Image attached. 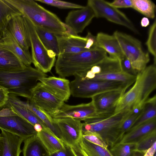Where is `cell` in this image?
Masks as SVG:
<instances>
[{
  "mask_svg": "<svg viewBox=\"0 0 156 156\" xmlns=\"http://www.w3.org/2000/svg\"><path fill=\"white\" fill-rule=\"evenodd\" d=\"M156 87V66L153 64L137 73L133 86L117 101L115 114L126 109H131L134 113H140Z\"/></svg>",
  "mask_w": 156,
  "mask_h": 156,
  "instance_id": "6da1fadb",
  "label": "cell"
},
{
  "mask_svg": "<svg viewBox=\"0 0 156 156\" xmlns=\"http://www.w3.org/2000/svg\"><path fill=\"white\" fill-rule=\"evenodd\" d=\"M55 63L56 73L61 78L71 76H85L92 67L107 56L103 49L98 47L76 53L59 54Z\"/></svg>",
  "mask_w": 156,
  "mask_h": 156,
  "instance_id": "7a4b0ae2",
  "label": "cell"
},
{
  "mask_svg": "<svg viewBox=\"0 0 156 156\" xmlns=\"http://www.w3.org/2000/svg\"><path fill=\"white\" fill-rule=\"evenodd\" d=\"M131 112V109H126L116 114L113 112L96 113L94 116L82 121V133H98L108 147H111L119 142L120 125Z\"/></svg>",
  "mask_w": 156,
  "mask_h": 156,
  "instance_id": "3957f363",
  "label": "cell"
},
{
  "mask_svg": "<svg viewBox=\"0 0 156 156\" xmlns=\"http://www.w3.org/2000/svg\"><path fill=\"white\" fill-rule=\"evenodd\" d=\"M35 26H38L58 35H66L64 23L55 14L33 0H6Z\"/></svg>",
  "mask_w": 156,
  "mask_h": 156,
  "instance_id": "277c9868",
  "label": "cell"
},
{
  "mask_svg": "<svg viewBox=\"0 0 156 156\" xmlns=\"http://www.w3.org/2000/svg\"><path fill=\"white\" fill-rule=\"evenodd\" d=\"M47 76L30 66L17 70L0 69V86L6 89L9 94L30 99L32 91L39 80Z\"/></svg>",
  "mask_w": 156,
  "mask_h": 156,
  "instance_id": "5b68a950",
  "label": "cell"
},
{
  "mask_svg": "<svg viewBox=\"0 0 156 156\" xmlns=\"http://www.w3.org/2000/svg\"><path fill=\"white\" fill-rule=\"evenodd\" d=\"M74 77L70 86L71 95L76 98H91L101 93L116 90H126L129 87L119 81L89 79L79 76Z\"/></svg>",
  "mask_w": 156,
  "mask_h": 156,
  "instance_id": "8992f818",
  "label": "cell"
},
{
  "mask_svg": "<svg viewBox=\"0 0 156 156\" xmlns=\"http://www.w3.org/2000/svg\"><path fill=\"white\" fill-rule=\"evenodd\" d=\"M23 17L31 48L32 63L42 72H49L55 65L56 55L44 46L33 23L26 17Z\"/></svg>",
  "mask_w": 156,
  "mask_h": 156,
  "instance_id": "52a82bcc",
  "label": "cell"
},
{
  "mask_svg": "<svg viewBox=\"0 0 156 156\" xmlns=\"http://www.w3.org/2000/svg\"><path fill=\"white\" fill-rule=\"evenodd\" d=\"M113 34L118 40L124 55L137 73L143 71L150 60L149 53L144 51L141 42L133 36L118 30Z\"/></svg>",
  "mask_w": 156,
  "mask_h": 156,
  "instance_id": "ba28073f",
  "label": "cell"
},
{
  "mask_svg": "<svg viewBox=\"0 0 156 156\" xmlns=\"http://www.w3.org/2000/svg\"><path fill=\"white\" fill-rule=\"evenodd\" d=\"M0 129L17 135L24 140L37 133L32 124L5 105L0 107Z\"/></svg>",
  "mask_w": 156,
  "mask_h": 156,
  "instance_id": "9c48e42d",
  "label": "cell"
},
{
  "mask_svg": "<svg viewBox=\"0 0 156 156\" xmlns=\"http://www.w3.org/2000/svg\"><path fill=\"white\" fill-rule=\"evenodd\" d=\"M87 5L93 10L95 17L104 18L115 24L124 26L136 34L138 30L123 12L104 0H88Z\"/></svg>",
  "mask_w": 156,
  "mask_h": 156,
  "instance_id": "30bf717a",
  "label": "cell"
},
{
  "mask_svg": "<svg viewBox=\"0 0 156 156\" xmlns=\"http://www.w3.org/2000/svg\"><path fill=\"white\" fill-rule=\"evenodd\" d=\"M29 100L34 105L51 116L59 109L64 103L46 89L40 82L33 89L31 98Z\"/></svg>",
  "mask_w": 156,
  "mask_h": 156,
  "instance_id": "8fae6325",
  "label": "cell"
},
{
  "mask_svg": "<svg viewBox=\"0 0 156 156\" xmlns=\"http://www.w3.org/2000/svg\"><path fill=\"white\" fill-rule=\"evenodd\" d=\"M54 119L64 143L71 147L79 144L83 136L81 121L72 118Z\"/></svg>",
  "mask_w": 156,
  "mask_h": 156,
  "instance_id": "7c38bea8",
  "label": "cell"
},
{
  "mask_svg": "<svg viewBox=\"0 0 156 156\" xmlns=\"http://www.w3.org/2000/svg\"><path fill=\"white\" fill-rule=\"evenodd\" d=\"M97 113L92 101L87 103L70 105L64 103L51 116L54 119L72 118L81 121L92 117Z\"/></svg>",
  "mask_w": 156,
  "mask_h": 156,
  "instance_id": "4fadbf2b",
  "label": "cell"
},
{
  "mask_svg": "<svg viewBox=\"0 0 156 156\" xmlns=\"http://www.w3.org/2000/svg\"><path fill=\"white\" fill-rule=\"evenodd\" d=\"M94 17L93 10L87 5L83 8L69 12L66 18L65 23L77 34L83 31Z\"/></svg>",
  "mask_w": 156,
  "mask_h": 156,
  "instance_id": "5bb4252c",
  "label": "cell"
},
{
  "mask_svg": "<svg viewBox=\"0 0 156 156\" xmlns=\"http://www.w3.org/2000/svg\"><path fill=\"white\" fill-rule=\"evenodd\" d=\"M6 28L22 49L26 53L30 54V41L22 14L12 15L8 22Z\"/></svg>",
  "mask_w": 156,
  "mask_h": 156,
  "instance_id": "9a60e30c",
  "label": "cell"
},
{
  "mask_svg": "<svg viewBox=\"0 0 156 156\" xmlns=\"http://www.w3.org/2000/svg\"><path fill=\"white\" fill-rule=\"evenodd\" d=\"M0 48L12 53L26 66L32 63L31 55L22 49L6 27L0 32Z\"/></svg>",
  "mask_w": 156,
  "mask_h": 156,
  "instance_id": "2e32d148",
  "label": "cell"
},
{
  "mask_svg": "<svg viewBox=\"0 0 156 156\" xmlns=\"http://www.w3.org/2000/svg\"><path fill=\"white\" fill-rule=\"evenodd\" d=\"M48 91L63 101H67L71 95L70 82L65 78L55 76L42 77L39 80Z\"/></svg>",
  "mask_w": 156,
  "mask_h": 156,
  "instance_id": "e0dca14e",
  "label": "cell"
},
{
  "mask_svg": "<svg viewBox=\"0 0 156 156\" xmlns=\"http://www.w3.org/2000/svg\"><path fill=\"white\" fill-rule=\"evenodd\" d=\"M126 91L124 90H111L101 93L92 98L97 113L112 112L115 113V104Z\"/></svg>",
  "mask_w": 156,
  "mask_h": 156,
  "instance_id": "ac0fdd59",
  "label": "cell"
},
{
  "mask_svg": "<svg viewBox=\"0 0 156 156\" xmlns=\"http://www.w3.org/2000/svg\"><path fill=\"white\" fill-rule=\"evenodd\" d=\"M56 35L59 54L76 53L93 49L87 48V40L86 37H82L78 35Z\"/></svg>",
  "mask_w": 156,
  "mask_h": 156,
  "instance_id": "d6986e66",
  "label": "cell"
},
{
  "mask_svg": "<svg viewBox=\"0 0 156 156\" xmlns=\"http://www.w3.org/2000/svg\"><path fill=\"white\" fill-rule=\"evenodd\" d=\"M16 96L9 94V99L5 105L33 126L36 124H39L43 128L48 129L44 123L28 108L26 102L21 101Z\"/></svg>",
  "mask_w": 156,
  "mask_h": 156,
  "instance_id": "ffe728a7",
  "label": "cell"
},
{
  "mask_svg": "<svg viewBox=\"0 0 156 156\" xmlns=\"http://www.w3.org/2000/svg\"><path fill=\"white\" fill-rule=\"evenodd\" d=\"M97 47L108 52L110 56L119 60L124 56L119 42L113 34L98 33L96 36Z\"/></svg>",
  "mask_w": 156,
  "mask_h": 156,
  "instance_id": "44dd1931",
  "label": "cell"
},
{
  "mask_svg": "<svg viewBox=\"0 0 156 156\" xmlns=\"http://www.w3.org/2000/svg\"><path fill=\"white\" fill-rule=\"evenodd\" d=\"M155 129H156V118L127 132L119 143L136 144L142 138Z\"/></svg>",
  "mask_w": 156,
  "mask_h": 156,
  "instance_id": "7402d4cb",
  "label": "cell"
},
{
  "mask_svg": "<svg viewBox=\"0 0 156 156\" xmlns=\"http://www.w3.org/2000/svg\"><path fill=\"white\" fill-rule=\"evenodd\" d=\"M1 131L4 142L3 156H20L22 152L21 145L24 140L10 132L2 130Z\"/></svg>",
  "mask_w": 156,
  "mask_h": 156,
  "instance_id": "603a6c76",
  "label": "cell"
},
{
  "mask_svg": "<svg viewBox=\"0 0 156 156\" xmlns=\"http://www.w3.org/2000/svg\"><path fill=\"white\" fill-rule=\"evenodd\" d=\"M23 156H49L50 153L37 135L25 140Z\"/></svg>",
  "mask_w": 156,
  "mask_h": 156,
  "instance_id": "cb8c5ba5",
  "label": "cell"
},
{
  "mask_svg": "<svg viewBox=\"0 0 156 156\" xmlns=\"http://www.w3.org/2000/svg\"><path fill=\"white\" fill-rule=\"evenodd\" d=\"M37 135L48 150L50 154L65 147L62 141L55 136L48 129L43 128Z\"/></svg>",
  "mask_w": 156,
  "mask_h": 156,
  "instance_id": "d4e9b609",
  "label": "cell"
},
{
  "mask_svg": "<svg viewBox=\"0 0 156 156\" xmlns=\"http://www.w3.org/2000/svg\"><path fill=\"white\" fill-rule=\"evenodd\" d=\"M156 95L155 94L146 101L139 116L127 132L152 119L156 118Z\"/></svg>",
  "mask_w": 156,
  "mask_h": 156,
  "instance_id": "484cf974",
  "label": "cell"
},
{
  "mask_svg": "<svg viewBox=\"0 0 156 156\" xmlns=\"http://www.w3.org/2000/svg\"><path fill=\"white\" fill-rule=\"evenodd\" d=\"M26 102L28 108L44 123L55 136L62 140L60 131L52 117L43 110L34 105L29 99H28Z\"/></svg>",
  "mask_w": 156,
  "mask_h": 156,
  "instance_id": "4316f807",
  "label": "cell"
},
{
  "mask_svg": "<svg viewBox=\"0 0 156 156\" xmlns=\"http://www.w3.org/2000/svg\"><path fill=\"white\" fill-rule=\"evenodd\" d=\"M26 67L12 53L0 48V69L17 70L23 69Z\"/></svg>",
  "mask_w": 156,
  "mask_h": 156,
  "instance_id": "83f0119b",
  "label": "cell"
},
{
  "mask_svg": "<svg viewBox=\"0 0 156 156\" xmlns=\"http://www.w3.org/2000/svg\"><path fill=\"white\" fill-rule=\"evenodd\" d=\"M34 27L39 38L46 48L54 52L56 55H59V51L56 34L40 27Z\"/></svg>",
  "mask_w": 156,
  "mask_h": 156,
  "instance_id": "f1b7e54d",
  "label": "cell"
},
{
  "mask_svg": "<svg viewBox=\"0 0 156 156\" xmlns=\"http://www.w3.org/2000/svg\"><path fill=\"white\" fill-rule=\"evenodd\" d=\"M136 78V76L131 75L121 72L97 75L93 79H91L120 82L123 83L129 87L134 83Z\"/></svg>",
  "mask_w": 156,
  "mask_h": 156,
  "instance_id": "f546056e",
  "label": "cell"
},
{
  "mask_svg": "<svg viewBox=\"0 0 156 156\" xmlns=\"http://www.w3.org/2000/svg\"><path fill=\"white\" fill-rule=\"evenodd\" d=\"M79 144L87 156H113L108 148L91 143L83 136Z\"/></svg>",
  "mask_w": 156,
  "mask_h": 156,
  "instance_id": "4dcf8cb0",
  "label": "cell"
},
{
  "mask_svg": "<svg viewBox=\"0 0 156 156\" xmlns=\"http://www.w3.org/2000/svg\"><path fill=\"white\" fill-rule=\"evenodd\" d=\"M132 8L148 18L155 17L156 6L150 0H132Z\"/></svg>",
  "mask_w": 156,
  "mask_h": 156,
  "instance_id": "1f68e13d",
  "label": "cell"
},
{
  "mask_svg": "<svg viewBox=\"0 0 156 156\" xmlns=\"http://www.w3.org/2000/svg\"><path fill=\"white\" fill-rule=\"evenodd\" d=\"M16 14L21 13L6 0H0V32L6 27L11 16Z\"/></svg>",
  "mask_w": 156,
  "mask_h": 156,
  "instance_id": "d6a6232c",
  "label": "cell"
},
{
  "mask_svg": "<svg viewBox=\"0 0 156 156\" xmlns=\"http://www.w3.org/2000/svg\"><path fill=\"white\" fill-rule=\"evenodd\" d=\"M135 144L117 143L109 150L113 156H134Z\"/></svg>",
  "mask_w": 156,
  "mask_h": 156,
  "instance_id": "836d02e7",
  "label": "cell"
},
{
  "mask_svg": "<svg viewBox=\"0 0 156 156\" xmlns=\"http://www.w3.org/2000/svg\"><path fill=\"white\" fill-rule=\"evenodd\" d=\"M156 142V129L141 139L135 144L134 151L145 154Z\"/></svg>",
  "mask_w": 156,
  "mask_h": 156,
  "instance_id": "e575fe53",
  "label": "cell"
},
{
  "mask_svg": "<svg viewBox=\"0 0 156 156\" xmlns=\"http://www.w3.org/2000/svg\"><path fill=\"white\" fill-rule=\"evenodd\" d=\"M146 44L149 52L154 57V64H156V20L150 26Z\"/></svg>",
  "mask_w": 156,
  "mask_h": 156,
  "instance_id": "d590c367",
  "label": "cell"
},
{
  "mask_svg": "<svg viewBox=\"0 0 156 156\" xmlns=\"http://www.w3.org/2000/svg\"><path fill=\"white\" fill-rule=\"evenodd\" d=\"M141 112L138 113H135L131 111L129 115L122 122L119 129V142L139 116Z\"/></svg>",
  "mask_w": 156,
  "mask_h": 156,
  "instance_id": "8d00e7d4",
  "label": "cell"
},
{
  "mask_svg": "<svg viewBox=\"0 0 156 156\" xmlns=\"http://www.w3.org/2000/svg\"><path fill=\"white\" fill-rule=\"evenodd\" d=\"M35 1L61 9H80L84 7V6L78 4L60 0H36Z\"/></svg>",
  "mask_w": 156,
  "mask_h": 156,
  "instance_id": "74e56055",
  "label": "cell"
},
{
  "mask_svg": "<svg viewBox=\"0 0 156 156\" xmlns=\"http://www.w3.org/2000/svg\"><path fill=\"white\" fill-rule=\"evenodd\" d=\"M82 136L91 143L105 148H108V145L98 133L92 132L85 133H83Z\"/></svg>",
  "mask_w": 156,
  "mask_h": 156,
  "instance_id": "f35d334b",
  "label": "cell"
},
{
  "mask_svg": "<svg viewBox=\"0 0 156 156\" xmlns=\"http://www.w3.org/2000/svg\"><path fill=\"white\" fill-rule=\"evenodd\" d=\"M119 60L123 72L133 76L137 75L138 73L133 68L130 62L124 55Z\"/></svg>",
  "mask_w": 156,
  "mask_h": 156,
  "instance_id": "ab89813d",
  "label": "cell"
},
{
  "mask_svg": "<svg viewBox=\"0 0 156 156\" xmlns=\"http://www.w3.org/2000/svg\"><path fill=\"white\" fill-rule=\"evenodd\" d=\"M64 144V149L50 154L49 156H76L71 147Z\"/></svg>",
  "mask_w": 156,
  "mask_h": 156,
  "instance_id": "60d3db41",
  "label": "cell"
},
{
  "mask_svg": "<svg viewBox=\"0 0 156 156\" xmlns=\"http://www.w3.org/2000/svg\"><path fill=\"white\" fill-rule=\"evenodd\" d=\"M109 3L111 5L117 9L132 7V0H115Z\"/></svg>",
  "mask_w": 156,
  "mask_h": 156,
  "instance_id": "b9f144b4",
  "label": "cell"
},
{
  "mask_svg": "<svg viewBox=\"0 0 156 156\" xmlns=\"http://www.w3.org/2000/svg\"><path fill=\"white\" fill-rule=\"evenodd\" d=\"M9 94L6 89L0 86V107L5 104L9 99Z\"/></svg>",
  "mask_w": 156,
  "mask_h": 156,
  "instance_id": "7bdbcfd3",
  "label": "cell"
},
{
  "mask_svg": "<svg viewBox=\"0 0 156 156\" xmlns=\"http://www.w3.org/2000/svg\"><path fill=\"white\" fill-rule=\"evenodd\" d=\"M71 147L76 156H87L80 148L79 144Z\"/></svg>",
  "mask_w": 156,
  "mask_h": 156,
  "instance_id": "ee69618b",
  "label": "cell"
},
{
  "mask_svg": "<svg viewBox=\"0 0 156 156\" xmlns=\"http://www.w3.org/2000/svg\"><path fill=\"white\" fill-rule=\"evenodd\" d=\"M156 142L147 151L144 156H156Z\"/></svg>",
  "mask_w": 156,
  "mask_h": 156,
  "instance_id": "f6af8a7d",
  "label": "cell"
},
{
  "mask_svg": "<svg viewBox=\"0 0 156 156\" xmlns=\"http://www.w3.org/2000/svg\"><path fill=\"white\" fill-rule=\"evenodd\" d=\"M3 137L2 133H0V156H3Z\"/></svg>",
  "mask_w": 156,
  "mask_h": 156,
  "instance_id": "bcb514c9",
  "label": "cell"
},
{
  "mask_svg": "<svg viewBox=\"0 0 156 156\" xmlns=\"http://www.w3.org/2000/svg\"><path fill=\"white\" fill-rule=\"evenodd\" d=\"M149 20L147 18L144 17L141 20L140 24L142 27H147L149 25Z\"/></svg>",
  "mask_w": 156,
  "mask_h": 156,
  "instance_id": "7dc6e473",
  "label": "cell"
},
{
  "mask_svg": "<svg viewBox=\"0 0 156 156\" xmlns=\"http://www.w3.org/2000/svg\"><path fill=\"white\" fill-rule=\"evenodd\" d=\"M34 130L37 132L41 131L43 128L42 126L39 124H36L34 126Z\"/></svg>",
  "mask_w": 156,
  "mask_h": 156,
  "instance_id": "c3c4849f",
  "label": "cell"
},
{
  "mask_svg": "<svg viewBox=\"0 0 156 156\" xmlns=\"http://www.w3.org/2000/svg\"><path fill=\"white\" fill-rule=\"evenodd\" d=\"M145 154L142 153L136 152L134 156H144Z\"/></svg>",
  "mask_w": 156,
  "mask_h": 156,
  "instance_id": "681fc988",
  "label": "cell"
}]
</instances>
